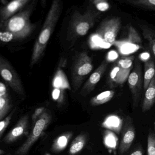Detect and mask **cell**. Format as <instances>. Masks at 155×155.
I'll use <instances>...</instances> for the list:
<instances>
[{
	"instance_id": "6da1fadb",
	"label": "cell",
	"mask_w": 155,
	"mask_h": 155,
	"mask_svg": "<svg viewBox=\"0 0 155 155\" xmlns=\"http://www.w3.org/2000/svg\"><path fill=\"white\" fill-rule=\"evenodd\" d=\"M32 7L19 12L0 24V40L3 42L23 40L29 36L36 25L32 23Z\"/></svg>"
},
{
	"instance_id": "7a4b0ae2",
	"label": "cell",
	"mask_w": 155,
	"mask_h": 155,
	"mask_svg": "<svg viewBox=\"0 0 155 155\" xmlns=\"http://www.w3.org/2000/svg\"><path fill=\"white\" fill-rule=\"evenodd\" d=\"M62 9V0H52L40 34L35 43L31 58V66L37 63L42 56L58 22Z\"/></svg>"
},
{
	"instance_id": "3957f363",
	"label": "cell",
	"mask_w": 155,
	"mask_h": 155,
	"mask_svg": "<svg viewBox=\"0 0 155 155\" xmlns=\"http://www.w3.org/2000/svg\"><path fill=\"white\" fill-rule=\"evenodd\" d=\"M99 13L89 9L83 13L76 11L71 17L68 28V36L73 39L84 36L93 26Z\"/></svg>"
},
{
	"instance_id": "277c9868",
	"label": "cell",
	"mask_w": 155,
	"mask_h": 155,
	"mask_svg": "<svg viewBox=\"0 0 155 155\" xmlns=\"http://www.w3.org/2000/svg\"><path fill=\"white\" fill-rule=\"evenodd\" d=\"M135 56H123L114 64L109 74V84L110 87L123 84L128 79L133 67Z\"/></svg>"
},
{
	"instance_id": "5b68a950",
	"label": "cell",
	"mask_w": 155,
	"mask_h": 155,
	"mask_svg": "<svg viewBox=\"0 0 155 155\" xmlns=\"http://www.w3.org/2000/svg\"><path fill=\"white\" fill-rule=\"evenodd\" d=\"M93 69L92 59L88 53L86 52H83L80 54L75 61L72 67V85L75 91L79 89Z\"/></svg>"
},
{
	"instance_id": "8992f818",
	"label": "cell",
	"mask_w": 155,
	"mask_h": 155,
	"mask_svg": "<svg viewBox=\"0 0 155 155\" xmlns=\"http://www.w3.org/2000/svg\"><path fill=\"white\" fill-rule=\"evenodd\" d=\"M121 18L113 17L102 22L96 30L95 36L101 41L110 45H114L121 26Z\"/></svg>"
},
{
	"instance_id": "52a82bcc",
	"label": "cell",
	"mask_w": 155,
	"mask_h": 155,
	"mask_svg": "<svg viewBox=\"0 0 155 155\" xmlns=\"http://www.w3.org/2000/svg\"><path fill=\"white\" fill-rule=\"evenodd\" d=\"M51 116L47 112L44 113L35 122L32 133L22 145L15 152V155H25L31 147L41 136L51 122Z\"/></svg>"
},
{
	"instance_id": "ba28073f",
	"label": "cell",
	"mask_w": 155,
	"mask_h": 155,
	"mask_svg": "<svg viewBox=\"0 0 155 155\" xmlns=\"http://www.w3.org/2000/svg\"><path fill=\"white\" fill-rule=\"evenodd\" d=\"M0 74L2 79L17 94L24 95L23 86L15 69L3 56H0Z\"/></svg>"
},
{
	"instance_id": "9c48e42d",
	"label": "cell",
	"mask_w": 155,
	"mask_h": 155,
	"mask_svg": "<svg viewBox=\"0 0 155 155\" xmlns=\"http://www.w3.org/2000/svg\"><path fill=\"white\" fill-rule=\"evenodd\" d=\"M127 82L132 93L133 107L135 108L140 102L143 87L142 66L138 60L135 61L134 67L128 77Z\"/></svg>"
},
{
	"instance_id": "30bf717a",
	"label": "cell",
	"mask_w": 155,
	"mask_h": 155,
	"mask_svg": "<svg viewBox=\"0 0 155 155\" xmlns=\"http://www.w3.org/2000/svg\"><path fill=\"white\" fill-rule=\"evenodd\" d=\"M135 136V128L133 120L130 117L127 116L125 118L122 129L119 147V155H124L127 153L134 140Z\"/></svg>"
},
{
	"instance_id": "8fae6325",
	"label": "cell",
	"mask_w": 155,
	"mask_h": 155,
	"mask_svg": "<svg viewBox=\"0 0 155 155\" xmlns=\"http://www.w3.org/2000/svg\"><path fill=\"white\" fill-rule=\"evenodd\" d=\"M142 43V40L137 31L133 26H129L127 28V37L122 41H116L114 45L123 53H129V49L131 51H136L140 47L139 45Z\"/></svg>"
},
{
	"instance_id": "7c38bea8",
	"label": "cell",
	"mask_w": 155,
	"mask_h": 155,
	"mask_svg": "<svg viewBox=\"0 0 155 155\" xmlns=\"http://www.w3.org/2000/svg\"><path fill=\"white\" fill-rule=\"evenodd\" d=\"M108 66L107 61H103L98 68L91 74V76L85 83L81 89L80 94L84 97L86 96L94 90L98 82L106 71Z\"/></svg>"
},
{
	"instance_id": "4fadbf2b",
	"label": "cell",
	"mask_w": 155,
	"mask_h": 155,
	"mask_svg": "<svg viewBox=\"0 0 155 155\" xmlns=\"http://www.w3.org/2000/svg\"><path fill=\"white\" fill-rule=\"evenodd\" d=\"M31 0H12L0 10L1 21H5L21 11Z\"/></svg>"
},
{
	"instance_id": "5bb4252c",
	"label": "cell",
	"mask_w": 155,
	"mask_h": 155,
	"mask_svg": "<svg viewBox=\"0 0 155 155\" xmlns=\"http://www.w3.org/2000/svg\"><path fill=\"white\" fill-rule=\"evenodd\" d=\"M28 123V116L25 115L21 117L16 125L5 136L3 141L6 143H10L25 134L27 131Z\"/></svg>"
},
{
	"instance_id": "9a60e30c",
	"label": "cell",
	"mask_w": 155,
	"mask_h": 155,
	"mask_svg": "<svg viewBox=\"0 0 155 155\" xmlns=\"http://www.w3.org/2000/svg\"><path fill=\"white\" fill-rule=\"evenodd\" d=\"M155 103V75L145 92L144 97L142 105L143 113L151 109Z\"/></svg>"
},
{
	"instance_id": "2e32d148",
	"label": "cell",
	"mask_w": 155,
	"mask_h": 155,
	"mask_svg": "<svg viewBox=\"0 0 155 155\" xmlns=\"http://www.w3.org/2000/svg\"><path fill=\"white\" fill-rule=\"evenodd\" d=\"M52 88H56L64 91L66 89H71V87L66 75L62 70L58 68L52 82Z\"/></svg>"
},
{
	"instance_id": "e0dca14e",
	"label": "cell",
	"mask_w": 155,
	"mask_h": 155,
	"mask_svg": "<svg viewBox=\"0 0 155 155\" xmlns=\"http://www.w3.org/2000/svg\"><path fill=\"white\" fill-rule=\"evenodd\" d=\"M155 75V64L153 58L147 61L144 64V74L143 89L146 90Z\"/></svg>"
},
{
	"instance_id": "ac0fdd59",
	"label": "cell",
	"mask_w": 155,
	"mask_h": 155,
	"mask_svg": "<svg viewBox=\"0 0 155 155\" xmlns=\"http://www.w3.org/2000/svg\"><path fill=\"white\" fill-rule=\"evenodd\" d=\"M115 93V92L113 90L104 91L92 98L90 100V104L92 106H96L106 104L113 98Z\"/></svg>"
},
{
	"instance_id": "d6986e66",
	"label": "cell",
	"mask_w": 155,
	"mask_h": 155,
	"mask_svg": "<svg viewBox=\"0 0 155 155\" xmlns=\"http://www.w3.org/2000/svg\"><path fill=\"white\" fill-rule=\"evenodd\" d=\"M143 35L149 43L150 51L155 60V31L146 25H140Z\"/></svg>"
},
{
	"instance_id": "ffe728a7",
	"label": "cell",
	"mask_w": 155,
	"mask_h": 155,
	"mask_svg": "<svg viewBox=\"0 0 155 155\" xmlns=\"http://www.w3.org/2000/svg\"><path fill=\"white\" fill-rule=\"evenodd\" d=\"M72 136L71 132L65 133L56 138L53 144L52 148L54 152H60L66 148Z\"/></svg>"
},
{
	"instance_id": "44dd1931",
	"label": "cell",
	"mask_w": 155,
	"mask_h": 155,
	"mask_svg": "<svg viewBox=\"0 0 155 155\" xmlns=\"http://www.w3.org/2000/svg\"><path fill=\"white\" fill-rule=\"evenodd\" d=\"M86 138L83 135H80L75 139L70 147L69 153L71 155H75L79 153L85 146Z\"/></svg>"
},
{
	"instance_id": "7402d4cb",
	"label": "cell",
	"mask_w": 155,
	"mask_h": 155,
	"mask_svg": "<svg viewBox=\"0 0 155 155\" xmlns=\"http://www.w3.org/2000/svg\"><path fill=\"white\" fill-rule=\"evenodd\" d=\"M132 5L155 10V0H123Z\"/></svg>"
},
{
	"instance_id": "603a6c76",
	"label": "cell",
	"mask_w": 155,
	"mask_h": 155,
	"mask_svg": "<svg viewBox=\"0 0 155 155\" xmlns=\"http://www.w3.org/2000/svg\"><path fill=\"white\" fill-rule=\"evenodd\" d=\"M12 107L10 104L9 97H0V120L7 114Z\"/></svg>"
},
{
	"instance_id": "cb8c5ba5",
	"label": "cell",
	"mask_w": 155,
	"mask_h": 155,
	"mask_svg": "<svg viewBox=\"0 0 155 155\" xmlns=\"http://www.w3.org/2000/svg\"><path fill=\"white\" fill-rule=\"evenodd\" d=\"M120 118L116 116H110L108 117V118L106 119L104 122L103 123V125L104 127H107L109 129L113 130L114 131H116V132L119 130V128H121V127L118 126L117 125L114 124L115 122H116L119 120Z\"/></svg>"
},
{
	"instance_id": "d4e9b609",
	"label": "cell",
	"mask_w": 155,
	"mask_h": 155,
	"mask_svg": "<svg viewBox=\"0 0 155 155\" xmlns=\"http://www.w3.org/2000/svg\"><path fill=\"white\" fill-rule=\"evenodd\" d=\"M147 155H155V134L149 132L147 138Z\"/></svg>"
},
{
	"instance_id": "484cf974",
	"label": "cell",
	"mask_w": 155,
	"mask_h": 155,
	"mask_svg": "<svg viewBox=\"0 0 155 155\" xmlns=\"http://www.w3.org/2000/svg\"><path fill=\"white\" fill-rule=\"evenodd\" d=\"M105 134L104 142L106 145L108 147H114V144L116 146L117 143V140H115L116 138L115 135L108 130L106 131Z\"/></svg>"
},
{
	"instance_id": "4316f807",
	"label": "cell",
	"mask_w": 155,
	"mask_h": 155,
	"mask_svg": "<svg viewBox=\"0 0 155 155\" xmlns=\"http://www.w3.org/2000/svg\"><path fill=\"white\" fill-rule=\"evenodd\" d=\"M93 3L99 12H106L110 8L108 0H93Z\"/></svg>"
},
{
	"instance_id": "83f0119b",
	"label": "cell",
	"mask_w": 155,
	"mask_h": 155,
	"mask_svg": "<svg viewBox=\"0 0 155 155\" xmlns=\"http://www.w3.org/2000/svg\"><path fill=\"white\" fill-rule=\"evenodd\" d=\"M64 91L56 88H52V95L53 100L59 104L62 103L64 99Z\"/></svg>"
},
{
	"instance_id": "f1b7e54d",
	"label": "cell",
	"mask_w": 155,
	"mask_h": 155,
	"mask_svg": "<svg viewBox=\"0 0 155 155\" xmlns=\"http://www.w3.org/2000/svg\"><path fill=\"white\" fill-rule=\"evenodd\" d=\"M14 113V111H12L6 118L3 120H1L0 123V137H2L4 132L7 128L8 125L10 124V121L12 119L13 114Z\"/></svg>"
},
{
	"instance_id": "f546056e",
	"label": "cell",
	"mask_w": 155,
	"mask_h": 155,
	"mask_svg": "<svg viewBox=\"0 0 155 155\" xmlns=\"http://www.w3.org/2000/svg\"><path fill=\"white\" fill-rule=\"evenodd\" d=\"M45 112V109L44 107H38L37 109H35L32 116V118L34 123H35L36 120Z\"/></svg>"
},
{
	"instance_id": "4dcf8cb0",
	"label": "cell",
	"mask_w": 155,
	"mask_h": 155,
	"mask_svg": "<svg viewBox=\"0 0 155 155\" xmlns=\"http://www.w3.org/2000/svg\"><path fill=\"white\" fill-rule=\"evenodd\" d=\"M8 92L5 84L3 82L0 83V97L8 96Z\"/></svg>"
},
{
	"instance_id": "1f68e13d",
	"label": "cell",
	"mask_w": 155,
	"mask_h": 155,
	"mask_svg": "<svg viewBox=\"0 0 155 155\" xmlns=\"http://www.w3.org/2000/svg\"><path fill=\"white\" fill-rule=\"evenodd\" d=\"M130 155H143V151L141 148L136 149Z\"/></svg>"
},
{
	"instance_id": "d6a6232c",
	"label": "cell",
	"mask_w": 155,
	"mask_h": 155,
	"mask_svg": "<svg viewBox=\"0 0 155 155\" xmlns=\"http://www.w3.org/2000/svg\"><path fill=\"white\" fill-rule=\"evenodd\" d=\"M46 1L47 0H41V4L43 7H45L46 5Z\"/></svg>"
},
{
	"instance_id": "836d02e7",
	"label": "cell",
	"mask_w": 155,
	"mask_h": 155,
	"mask_svg": "<svg viewBox=\"0 0 155 155\" xmlns=\"http://www.w3.org/2000/svg\"><path fill=\"white\" fill-rule=\"evenodd\" d=\"M1 2L2 3V4H4L5 5L7 4V2H6V0H1Z\"/></svg>"
},
{
	"instance_id": "e575fe53",
	"label": "cell",
	"mask_w": 155,
	"mask_h": 155,
	"mask_svg": "<svg viewBox=\"0 0 155 155\" xmlns=\"http://www.w3.org/2000/svg\"><path fill=\"white\" fill-rule=\"evenodd\" d=\"M154 128L155 130V122H154Z\"/></svg>"
},
{
	"instance_id": "d590c367",
	"label": "cell",
	"mask_w": 155,
	"mask_h": 155,
	"mask_svg": "<svg viewBox=\"0 0 155 155\" xmlns=\"http://www.w3.org/2000/svg\"><path fill=\"white\" fill-rule=\"evenodd\" d=\"M45 155H50V154H48V153H46V154H45Z\"/></svg>"
}]
</instances>
